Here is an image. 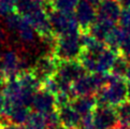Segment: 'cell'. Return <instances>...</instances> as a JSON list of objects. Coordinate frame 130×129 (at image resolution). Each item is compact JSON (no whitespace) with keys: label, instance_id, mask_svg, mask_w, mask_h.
I'll return each instance as SVG.
<instances>
[{"label":"cell","instance_id":"1","mask_svg":"<svg viewBox=\"0 0 130 129\" xmlns=\"http://www.w3.org/2000/svg\"><path fill=\"white\" fill-rule=\"evenodd\" d=\"M127 85L128 82L124 77L113 75L110 72L108 84L100 88L96 94L98 104L117 107L127 101Z\"/></svg>","mask_w":130,"mask_h":129},{"label":"cell","instance_id":"2","mask_svg":"<svg viewBox=\"0 0 130 129\" xmlns=\"http://www.w3.org/2000/svg\"><path fill=\"white\" fill-rule=\"evenodd\" d=\"M47 13L53 35L55 37L81 34V28L73 13L55 10L51 6H47Z\"/></svg>","mask_w":130,"mask_h":129},{"label":"cell","instance_id":"3","mask_svg":"<svg viewBox=\"0 0 130 129\" xmlns=\"http://www.w3.org/2000/svg\"><path fill=\"white\" fill-rule=\"evenodd\" d=\"M83 52V46L78 35L56 37L53 46V55L58 60H75Z\"/></svg>","mask_w":130,"mask_h":129},{"label":"cell","instance_id":"4","mask_svg":"<svg viewBox=\"0 0 130 129\" xmlns=\"http://www.w3.org/2000/svg\"><path fill=\"white\" fill-rule=\"evenodd\" d=\"M91 116L97 129H116L119 126L116 109L111 105L97 104Z\"/></svg>","mask_w":130,"mask_h":129},{"label":"cell","instance_id":"5","mask_svg":"<svg viewBox=\"0 0 130 129\" xmlns=\"http://www.w3.org/2000/svg\"><path fill=\"white\" fill-rule=\"evenodd\" d=\"M57 66L58 59L55 58L53 54H45L35 61L34 66L31 67V71L41 84H43L46 80L56 74Z\"/></svg>","mask_w":130,"mask_h":129},{"label":"cell","instance_id":"6","mask_svg":"<svg viewBox=\"0 0 130 129\" xmlns=\"http://www.w3.org/2000/svg\"><path fill=\"white\" fill-rule=\"evenodd\" d=\"M86 70L82 63L78 61V59L75 60H58L57 66V72L56 75L60 80L69 83V84H73L76 80H78L81 76L85 74Z\"/></svg>","mask_w":130,"mask_h":129},{"label":"cell","instance_id":"7","mask_svg":"<svg viewBox=\"0 0 130 129\" xmlns=\"http://www.w3.org/2000/svg\"><path fill=\"white\" fill-rule=\"evenodd\" d=\"M31 108L35 112L46 115L55 111V110H57L56 97L51 91L46 90L43 87H41L34 96Z\"/></svg>","mask_w":130,"mask_h":129},{"label":"cell","instance_id":"8","mask_svg":"<svg viewBox=\"0 0 130 129\" xmlns=\"http://www.w3.org/2000/svg\"><path fill=\"white\" fill-rule=\"evenodd\" d=\"M73 15L80 26L81 31H86L97 20V8L85 0H81L74 10Z\"/></svg>","mask_w":130,"mask_h":129},{"label":"cell","instance_id":"9","mask_svg":"<svg viewBox=\"0 0 130 129\" xmlns=\"http://www.w3.org/2000/svg\"><path fill=\"white\" fill-rule=\"evenodd\" d=\"M1 68L7 80L16 77L22 72V56L15 50H8L1 54Z\"/></svg>","mask_w":130,"mask_h":129},{"label":"cell","instance_id":"10","mask_svg":"<svg viewBox=\"0 0 130 129\" xmlns=\"http://www.w3.org/2000/svg\"><path fill=\"white\" fill-rule=\"evenodd\" d=\"M123 6L118 0H101L97 6V18L115 24L118 22Z\"/></svg>","mask_w":130,"mask_h":129},{"label":"cell","instance_id":"11","mask_svg":"<svg viewBox=\"0 0 130 129\" xmlns=\"http://www.w3.org/2000/svg\"><path fill=\"white\" fill-rule=\"evenodd\" d=\"M29 109L23 104H4L2 116L15 125H26L30 115Z\"/></svg>","mask_w":130,"mask_h":129},{"label":"cell","instance_id":"12","mask_svg":"<svg viewBox=\"0 0 130 129\" xmlns=\"http://www.w3.org/2000/svg\"><path fill=\"white\" fill-rule=\"evenodd\" d=\"M57 111L59 114L61 126L68 129H80L82 116L72 108L71 103L57 109Z\"/></svg>","mask_w":130,"mask_h":129},{"label":"cell","instance_id":"13","mask_svg":"<svg viewBox=\"0 0 130 129\" xmlns=\"http://www.w3.org/2000/svg\"><path fill=\"white\" fill-rule=\"evenodd\" d=\"M97 98L94 95H88V96H77L73 98L71 101V105L75 111L81 115V116H86L90 115L92 111L97 107Z\"/></svg>","mask_w":130,"mask_h":129},{"label":"cell","instance_id":"14","mask_svg":"<svg viewBox=\"0 0 130 129\" xmlns=\"http://www.w3.org/2000/svg\"><path fill=\"white\" fill-rule=\"evenodd\" d=\"M118 55V52L113 51L109 47H106L104 51L99 54L98 61H97V71L100 73H109L113 67L116 57Z\"/></svg>","mask_w":130,"mask_h":129},{"label":"cell","instance_id":"15","mask_svg":"<svg viewBox=\"0 0 130 129\" xmlns=\"http://www.w3.org/2000/svg\"><path fill=\"white\" fill-rule=\"evenodd\" d=\"M114 26H115V24H113V23H111V22L97 18V20L90 25V27L88 28L87 31L97 40L104 42L106 36H108L110 30L112 29Z\"/></svg>","mask_w":130,"mask_h":129},{"label":"cell","instance_id":"16","mask_svg":"<svg viewBox=\"0 0 130 129\" xmlns=\"http://www.w3.org/2000/svg\"><path fill=\"white\" fill-rule=\"evenodd\" d=\"M126 38V32H125V29L120 26H114L112 29L110 30V32L108 34L105 38L104 43L106 44V46L109 49L116 51L118 52V50L122 45L123 41Z\"/></svg>","mask_w":130,"mask_h":129},{"label":"cell","instance_id":"17","mask_svg":"<svg viewBox=\"0 0 130 129\" xmlns=\"http://www.w3.org/2000/svg\"><path fill=\"white\" fill-rule=\"evenodd\" d=\"M16 35L18 37V39H20L24 44H27V45L34 44L36 42L37 36H38L35 28L31 26V24L25 17L23 18L20 27H18V29L16 30Z\"/></svg>","mask_w":130,"mask_h":129},{"label":"cell","instance_id":"18","mask_svg":"<svg viewBox=\"0 0 130 129\" xmlns=\"http://www.w3.org/2000/svg\"><path fill=\"white\" fill-rule=\"evenodd\" d=\"M118 116L119 126L124 129H130V101H125L115 107Z\"/></svg>","mask_w":130,"mask_h":129},{"label":"cell","instance_id":"19","mask_svg":"<svg viewBox=\"0 0 130 129\" xmlns=\"http://www.w3.org/2000/svg\"><path fill=\"white\" fill-rule=\"evenodd\" d=\"M129 64H130V62L127 60V59L125 58L124 56H122L120 54H118L110 72L112 73L113 75H115V76L124 77V79H125L126 73H127V70L129 68Z\"/></svg>","mask_w":130,"mask_h":129},{"label":"cell","instance_id":"20","mask_svg":"<svg viewBox=\"0 0 130 129\" xmlns=\"http://www.w3.org/2000/svg\"><path fill=\"white\" fill-rule=\"evenodd\" d=\"M26 127L28 129H48L45 116L38 112H30L28 121L26 123Z\"/></svg>","mask_w":130,"mask_h":129},{"label":"cell","instance_id":"21","mask_svg":"<svg viewBox=\"0 0 130 129\" xmlns=\"http://www.w3.org/2000/svg\"><path fill=\"white\" fill-rule=\"evenodd\" d=\"M80 1L81 0H55L51 7L58 11L73 13Z\"/></svg>","mask_w":130,"mask_h":129},{"label":"cell","instance_id":"22","mask_svg":"<svg viewBox=\"0 0 130 129\" xmlns=\"http://www.w3.org/2000/svg\"><path fill=\"white\" fill-rule=\"evenodd\" d=\"M23 18L24 17L21 14H18L16 11L13 13H10L7 16H4V26H6V28L8 30L16 32V30L18 29V27H20L21 23L23 21Z\"/></svg>","mask_w":130,"mask_h":129},{"label":"cell","instance_id":"23","mask_svg":"<svg viewBox=\"0 0 130 129\" xmlns=\"http://www.w3.org/2000/svg\"><path fill=\"white\" fill-rule=\"evenodd\" d=\"M44 116H45V119H46V123H47L48 129L56 128V127L61 125V124H60V118H59V114H58L57 110H55V111L44 115Z\"/></svg>","mask_w":130,"mask_h":129},{"label":"cell","instance_id":"24","mask_svg":"<svg viewBox=\"0 0 130 129\" xmlns=\"http://www.w3.org/2000/svg\"><path fill=\"white\" fill-rule=\"evenodd\" d=\"M118 23L119 26L123 28L130 26V8H123L118 18Z\"/></svg>","mask_w":130,"mask_h":129},{"label":"cell","instance_id":"25","mask_svg":"<svg viewBox=\"0 0 130 129\" xmlns=\"http://www.w3.org/2000/svg\"><path fill=\"white\" fill-rule=\"evenodd\" d=\"M118 54H120L122 56H124L127 60L130 62V39L126 36V38L123 41L122 45L118 50Z\"/></svg>","mask_w":130,"mask_h":129},{"label":"cell","instance_id":"26","mask_svg":"<svg viewBox=\"0 0 130 129\" xmlns=\"http://www.w3.org/2000/svg\"><path fill=\"white\" fill-rule=\"evenodd\" d=\"M15 12V8L8 3L6 0H0V15L1 16H7L10 13Z\"/></svg>","mask_w":130,"mask_h":129},{"label":"cell","instance_id":"27","mask_svg":"<svg viewBox=\"0 0 130 129\" xmlns=\"http://www.w3.org/2000/svg\"><path fill=\"white\" fill-rule=\"evenodd\" d=\"M80 129H97L96 126H95V124H94V121H92L91 114L82 117Z\"/></svg>","mask_w":130,"mask_h":129},{"label":"cell","instance_id":"28","mask_svg":"<svg viewBox=\"0 0 130 129\" xmlns=\"http://www.w3.org/2000/svg\"><path fill=\"white\" fill-rule=\"evenodd\" d=\"M4 104H6V99H4L3 93L0 91V116H2L3 110H4Z\"/></svg>","mask_w":130,"mask_h":129},{"label":"cell","instance_id":"29","mask_svg":"<svg viewBox=\"0 0 130 129\" xmlns=\"http://www.w3.org/2000/svg\"><path fill=\"white\" fill-rule=\"evenodd\" d=\"M6 41H7V35H6V32H4V30L0 27V45L4 44Z\"/></svg>","mask_w":130,"mask_h":129},{"label":"cell","instance_id":"30","mask_svg":"<svg viewBox=\"0 0 130 129\" xmlns=\"http://www.w3.org/2000/svg\"><path fill=\"white\" fill-rule=\"evenodd\" d=\"M85 1L88 2V3H90V4H92V6H95L97 8V6L100 3L101 0H85Z\"/></svg>","mask_w":130,"mask_h":129},{"label":"cell","instance_id":"31","mask_svg":"<svg viewBox=\"0 0 130 129\" xmlns=\"http://www.w3.org/2000/svg\"><path fill=\"white\" fill-rule=\"evenodd\" d=\"M125 80H126L128 83H130V64H129V68H128V70H127L126 76H125Z\"/></svg>","mask_w":130,"mask_h":129},{"label":"cell","instance_id":"32","mask_svg":"<svg viewBox=\"0 0 130 129\" xmlns=\"http://www.w3.org/2000/svg\"><path fill=\"white\" fill-rule=\"evenodd\" d=\"M127 100L130 101V83H128L127 85Z\"/></svg>","mask_w":130,"mask_h":129},{"label":"cell","instance_id":"33","mask_svg":"<svg viewBox=\"0 0 130 129\" xmlns=\"http://www.w3.org/2000/svg\"><path fill=\"white\" fill-rule=\"evenodd\" d=\"M124 29H125V32H126V36L130 39V26L126 27V28H124Z\"/></svg>","mask_w":130,"mask_h":129},{"label":"cell","instance_id":"34","mask_svg":"<svg viewBox=\"0 0 130 129\" xmlns=\"http://www.w3.org/2000/svg\"><path fill=\"white\" fill-rule=\"evenodd\" d=\"M43 2H45L46 4H47V6H52V3L55 1V0H42Z\"/></svg>","mask_w":130,"mask_h":129},{"label":"cell","instance_id":"35","mask_svg":"<svg viewBox=\"0 0 130 129\" xmlns=\"http://www.w3.org/2000/svg\"><path fill=\"white\" fill-rule=\"evenodd\" d=\"M53 129H68V128H66V127H63V126H58V127H56V128H53Z\"/></svg>","mask_w":130,"mask_h":129},{"label":"cell","instance_id":"36","mask_svg":"<svg viewBox=\"0 0 130 129\" xmlns=\"http://www.w3.org/2000/svg\"><path fill=\"white\" fill-rule=\"evenodd\" d=\"M116 129H124V128H123V127H120V126H118V127L116 128Z\"/></svg>","mask_w":130,"mask_h":129},{"label":"cell","instance_id":"37","mask_svg":"<svg viewBox=\"0 0 130 129\" xmlns=\"http://www.w3.org/2000/svg\"><path fill=\"white\" fill-rule=\"evenodd\" d=\"M0 129H2V125H1V123H0Z\"/></svg>","mask_w":130,"mask_h":129}]
</instances>
